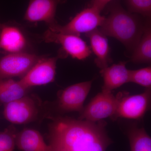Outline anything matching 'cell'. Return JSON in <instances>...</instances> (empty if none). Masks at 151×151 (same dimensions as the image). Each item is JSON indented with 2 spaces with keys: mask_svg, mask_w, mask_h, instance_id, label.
Instances as JSON below:
<instances>
[{
  "mask_svg": "<svg viewBox=\"0 0 151 151\" xmlns=\"http://www.w3.org/2000/svg\"><path fill=\"white\" fill-rule=\"evenodd\" d=\"M105 126L103 121L58 117L50 127V145L55 151H106L113 142Z\"/></svg>",
  "mask_w": 151,
  "mask_h": 151,
  "instance_id": "cell-1",
  "label": "cell"
},
{
  "mask_svg": "<svg viewBox=\"0 0 151 151\" xmlns=\"http://www.w3.org/2000/svg\"><path fill=\"white\" fill-rule=\"evenodd\" d=\"M146 22H144L135 14L115 3L99 29L106 36L119 41L132 53L140 39Z\"/></svg>",
  "mask_w": 151,
  "mask_h": 151,
  "instance_id": "cell-2",
  "label": "cell"
},
{
  "mask_svg": "<svg viewBox=\"0 0 151 151\" xmlns=\"http://www.w3.org/2000/svg\"><path fill=\"white\" fill-rule=\"evenodd\" d=\"M101 12L93 6L84 9L69 22L64 26L58 24L49 29L54 32L80 36L82 33H87L100 27L105 20V17Z\"/></svg>",
  "mask_w": 151,
  "mask_h": 151,
  "instance_id": "cell-3",
  "label": "cell"
},
{
  "mask_svg": "<svg viewBox=\"0 0 151 151\" xmlns=\"http://www.w3.org/2000/svg\"><path fill=\"white\" fill-rule=\"evenodd\" d=\"M119 102V95L112 92L103 91L98 93L81 112L78 119L96 122L115 115Z\"/></svg>",
  "mask_w": 151,
  "mask_h": 151,
  "instance_id": "cell-4",
  "label": "cell"
},
{
  "mask_svg": "<svg viewBox=\"0 0 151 151\" xmlns=\"http://www.w3.org/2000/svg\"><path fill=\"white\" fill-rule=\"evenodd\" d=\"M119 102L113 119H139L150 108L151 88H146L142 94L129 96L127 92L118 94Z\"/></svg>",
  "mask_w": 151,
  "mask_h": 151,
  "instance_id": "cell-5",
  "label": "cell"
},
{
  "mask_svg": "<svg viewBox=\"0 0 151 151\" xmlns=\"http://www.w3.org/2000/svg\"><path fill=\"white\" fill-rule=\"evenodd\" d=\"M43 39L47 42H54L61 45L63 52L60 53L59 57L67 55L73 58L84 60L92 53L90 47L79 36L54 32L48 29L45 33Z\"/></svg>",
  "mask_w": 151,
  "mask_h": 151,
  "instance_id": "cell-6",
  "label": "cell"
},
{
  "mask_svg": "<svg viewBox=\"0 0 151 151\" xmlns=\"http://www.w3.org/2000/svg\"><path fill=\"white\" fill-rule=\"evenodd\" d=\"M41 58L23 52L3 57L0 59V80L17 76L22 78Z\"/></svg>",
  "mask_w": 151,
  "mask_h": 151,
  "instance_id": "cell-7",
  "label": "cell"
},
{
  "mask_svg": "<svg viewBox=\"0 0 151 151\" xmlns=\"http://www.w3.org/2000/svg\"><path fill=\"white\" fill-rule=\"evenodd\" d=\"M39 113L38 105L29 96L21 98L4 105V115L9 122L14 124H23L35 121Z\"/></svg>",
  "mask_w": 151,
  "mask_h": 151,
  "instance_id": "cell-8",
  "label": "cell"
},
{
  "mask_svg": "<svg viewBox=\"0 0 151 151\" xmlns=\"http://www.w3.org/2000/svg\"><path fill=\"white\" fill-rule=\"evenodd\" d=\"M59 58L58 56L42 57L19 82L28 89L53 82L56 74L57 61Z\"/></svg>",
  "mask_w": 151,
  "mask_h": 151,
  "instance_id": "cell-9",
  "label": "cell"
},
{
  "mask_svg": "<svg viewBox=\"0 0 151 151\" xmlns=\"http://www.w3.org/2000/svg\"><path fill=\"white\" fill-rule=\"evenodd\" d=\"M92 81L77 83L68 86L59 92L58 105L59 109L65 112L83 110V104L89 94Z\"/></svg>",
  "mask_w": 151,
  "mask_h": 151,
  "instance_id": "cell-10",
  "label": "cell"
},
{
  "mask_svg": "<svg viewBox=\"0 0 151 151\" xmlns=\"http://www.w3.org/2000/svg\"><path fill=\"white\" fill-rule=\"evenodd\" d=\"M61 0H29L25 13V20L44 22L52 28L58 24L55 20L57 7Z\"/></svg>",
  "mask_w": 151,
  "mask_h": 151,
  "instance_id": "cell-11",
  "label": "cell"
},
{
  "mask_svg": "<svg viewBox=\"0 0 151 151\" xmlns=\"http://www.w3.org/2000/svg\"><path fill=\"white\" fill-rule=\"evenodd\" d=\"M89 38L91 50L95 55L94 62L97 67L102 69L108 67L112 62L111 58V49L107 36L99 29L85 34Z\"/></svg>",
  "mask_w": 151,
  "mask_h": 151,
  "instance_id": "cell-12",
  "label": "cell"
},
{
  "mask_svg": "<svg viewBox=\"0 0 151 151\" xmlns=\"http://www.w3.org/2000/svg\"><path fill=\"white\" fill-rule=\"evenodd\" d=\"M126 62H120L101 69L104 81L103 91L112 92L123 84L129 82L130 70L126 67Z\"/></svg>",
  "mask_w": 151,
  "mask_h": 151,
  "instance_id": "cell-13",
  "label": "cell"
},
{
  "mask_svg": "<svg viewBox=\"0 0 151 151\" xmlns=\"http://www.w3.org/2000/svg\"><path fill=\"white\" fill-rule=\"evenodd\" d=\"M16 145L23 151H55L51 145H47L39 132L32 129L17 133Z\"/></svg>",
  "mask_w": 151,
  "mask_h": 151,
  "instance_id": "cell-14",
  "label": "cell"
},
{
  "mask_svg": "<svg viewBox=\"0 0 151 151\" xmlns=\"http://www.w3.org/2000/svg\"><path fill=\"white\" fill-rule=\"evenodd\" d=\"M0 32V48L10 53L22 52L27 45L26 38L16 27L4 25Z\"/></svg>",
  "mask_w": 151,
  "mask_h": 151,
  "instance_id": "cell-15",
  "label": "cell"
},
{
  "mask_svg": "<svg viewBox=\"0 0 151 151\" xmlns=\"http://www.w3.org/2000/svg\"><path fill=\"white\" fill-rule=\"evenodd\" d=\"M131 60L135 63H150L151 27L150 19L146 22L145 29L137 46L132 53Z\"/></svg>",
  "mask_w": 151,
  "mask_h": 151,
  "instance_id": "cell-16",
  "label": "cell"
},
{
  "mask_svg": "<svg viewBox=\"0 0 151 151\" xmlns=\"http://www.w3.org/2000/svg\"><path fill=\"white\" fill-rule=\"evenodd\" d=\"M29 89L23 86L19 81L12 78L1 79L0 105H5L25 96Z\"/></svg>",
  "mask_w": 151,
  "mask_h": 151,
  "instance_id": "cell-17",
  "label": "cell"
},
{
  "mask_svg": "<svg viewBox=\"0 0 151 151\" xmlns=\"http://www.w3.org/2000/svg\"><path fill=\"white\" fill-rule=\"evenodd\" d=\"M131 151H151V139L145 130L132 126L127 131Z\"/></svg>",
  "mask_w": 151,
  "mask_h": 151,
  "instance_id": "cell-18",
  "label": "cell"
},
{
  "mask_svg": "<svg viewBox=\"0 0 151 151\" xmlns=\"http://www.w3.org/2000/svg\"><path fill=\"white\" fill-rule=\"evenodd\" d=\"M129 82L136 83L146 88H151V66L138 70H130Z\"/></svg>",
  "mask_w": 151,
  "mask_h": 151,
  "instance_id": "cell-19",
  "label": "cell"
},
{
  "mask_svg": "<svg viewBox=\"0 0 151 151\" xmlns=\"http://www.w3.org/2000/svg\"><path fill=\"white\" fill-rule=\"evenodd\" d=\"M17 133L13 125L0 132V151H13L16 145Z\"/></svg>",
  "mask_w": 151,
  "mask_h": 151,
  "instance_id": "cell-20",
  "label": "cell"
},
{
  "mask_svg": "<svg viewBox=\"0 0 151 151\" xmlns=\"http://www.w3.org/2000/svg\"><path fill=\"white\" fill-rule=\"evenodd\" d=\"M127 4L130 12L150 17L151 0H127Z\"/></svg>",
  "mask_w": 151,
  "mask_h": 151,
  "instance_id": "cell-21",
  "label": "cell"
},
{
  "mask_svg": "<svg viewBox=\"0 0 151 151\" xmlns=\"http://www.w3.org/2000/svg\"><path fill=\"white\" fill-rule=\"evenodd\" d=\"M111 1L112 0H93L92 6L101 12L106 5Z\"/></svg>",
  "mask_w": 151,
  "mask_h": 151,
  "instance_id": "cell-22",
  "label": "cell"
},
{
  "mask_svg": "<svg viewBox=\"0 0 151 151\" xmlns=\"http://www.w3.org/2000/svg\"></svg>",
  "mask_w": 151,
  "mask_h": 151,
  "instance_id": "cell-23",
  "label": "cell"
},
{
  "mask_svg": "<svg viewBox=\"0 0 151 151\" xmlns=\"http://www.w3.org/2000/svg\"><path fill=\"white\" fill-rule=\"evenodd\" d=\"M0 25H1V24H0Z\"/></svg>",
  "mask_w": 151,
  "mask_h": 151,
  "instance_id": "cell-24",
  "label": "cell"
}]
</instances>
